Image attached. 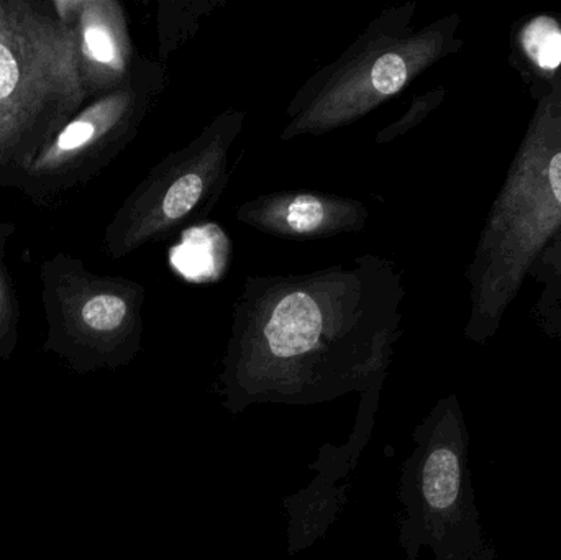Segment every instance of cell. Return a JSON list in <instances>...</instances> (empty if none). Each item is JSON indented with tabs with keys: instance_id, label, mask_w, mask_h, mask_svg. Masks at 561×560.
Returning <instances> with one entry per match:
<instances>
[{
	"instance_id": "1",
	"label": "cell",
	"mask_w": 561,
	"mask_h": 560,
	"mask_svg": "<svg viewBox=\"0 0 561 560\" xmlns=\"http://www.w3.org/2000/svg\"><path fill=\"white\" fill-rule=\"evenodd\" d=\"M85 99L72 28L49 2L0 0V187L22 190Z\"/></svg>"
},
{
	"instance_id": "2",
	"label": "cell",
	"mask_w": 561,
	"mask_h": 560,
	"mask_svg": "<svg viewBox=\"0 0 561 560\" xmlns=\"http://www.w3.org/2000/svg\"><path fill=\"white\" fill-rule=\"evenodd\" d=\"M477 259L474 328H500L530 268L561 227V88L536 98Z\"/></svg>"
},
{
	"instance_id": "3",
	"label": "cell",
	"mask_w": 561,
	"mask_h": 560,
	"mask_svg": "<svg viewBox=\"0 0 561 560\" xmlns=\"http://www.w3.org/2000/svg\"><path fill=\"white\" fill-rule=\"evenodd\" d=\"M39 282L46 354H55L79 375L125 362L130 309L118 289L65 252L43 260Z\"/></svg>"
},
{
	"instance_id": "4",
	"label": "cell",
	"mask_w": 561,
	"mask_h": 560,
	"mask_svg": "<svg viewBox=\"0 0 561 560\" xmlns=\"http://www.w3.org/2000/svg\"><path fill=\"white\" fill-rule=\"evenodd\" d=\"M415 447L402 469L399 502L404 506L399 542L414 560L422 545L444 546L463 493V462L450 411L435 413L415 431Z\"/></svg>"
},
{
	"instance_id": "5",
	"label": "cell",
	"mask_w": 561,
	"mask_h": 560,
	"mask_svg": "<svg viewBox=\"0 0 561 560\" xmlns=\"http://www.w3.org/2000/svg\"><path fill=\"white\" fill-rule=\"evenodd\" d=\"M115 26L112 3L84 0L72 32L79 76L88 95L95 94L115 75L124 71V52Z\"/></svg>"
},
{
	"instance_id": "6",
	"label": "cell",
	"mask_w": 561,
	"mask_h": 560,
	"mask_svg": "<svg viewBox=\"0 0 561 560\" xmlns=\"http://www.w3.org/2000/svg\"><path fill=\"white\" fill-rule=\"evenodd\" d=\"M514 62L533 84L539 98L561 88V23L549 13H539L517 28L513 42Z\"/></svg>"
},
{
	"instance_id": "7",
	"label": "cell",
	"mask_w": 561,
	"mask_h": 560,
	"mask_svg": "<svg viewBox=\"0 0 561 560\" xmlns=\"http://www.w3.org/2000/svg\"><path fill=\"white\" fill-rule=\"evenodd\" d=\"M322 316L306 293L287 295L276 306L265 329L270 354L276 361H297L319 347Z\"/></svg>"
},
{
	"instance_id": "8",
	"label": "cell",
	"mask_w": 561,
	"mask_h": 560,
	"mask_svg": "<svg viewBox=\"0 0 561 560\" xmlns=\"http://www.w3.org/2000/svg\"><path fill=\"white\" fill-rule=\"evenodd\" d=\"M15 230L12 220H0V361H10L19 344L20 305L5 265L7 249Z\"/></svg>"
},
{
	"instance_id": "9",
	"label": "cell",
	"mask_w": 561,
	"mask_h": 560,
	"mask_svg": "<svg viewBox=\"0 0 561 560\" xmlns=\"http://www.w3.org/2000/svg\"><path fill=\"white\" fill-rule=\"evenodd\" d=\"M529 275L536 276L543 286L537 305L540 316L552 328L561 329V227L534 263Z\"/></svg>"
},
{
	"instance_id": "10",
	"label": "cell",
	"mask_w": 561,
	"mask_h": 560,
	"mask_svg": "<svg viewBox=\"0 0 561 560\" xmlns=\"http://www.w3.org/2000/svg\"><path fill=\"white\" fill-rule=\"evenodd\" d=\"M203 194V180L197 174H184L168 190L163 210L170 219H180L190 213Z\"/></svg>"
},
{
	"instance_id": "11",
	"label": "cell",
	"mask_w": 561,
	"mask_h": 560,
	"mask_svg": "<svg viewBox=\"0 0 561 560\" xmlns=\"http://www.w3.org/2000/svg\"><path fill=\"white\" fill-rule=\"evenodd\" d=\"M371 79L376 91L381 94H394L408 79V66L401 56L388 53L373 66Z\"/></svg>"
},
{
	"instance_id": "12",
	"label": "cell",
	"mask_w": 561,
	"mask_h": 560,
	"mask_svg": "<svg viewBox=\"0 0 561 560\" xmlns=\"http://www.w3.org/2000/svg\"><path fill=\"white\" fill-rule=\"evenodd\" d=\"M322 219V203L312 196L297 197L287 210V224L297 232H310L317 229Z\"/></svg>"
},
{
	"instance_id": "13",
	"label": "cell",
	"mask_w": 561,
	"mask_h": 560,
	"mask_svg": "<svg viewBox=\"0 0 561 560\" xmlns=\"http://www.w3.org/2000/svg\"><path fill=\"white\" fill-rule=\"evenodd\" d=\"M49 5H51L53 13H55L58 22L72 28L75 23L78 22L84 0H51Z\"/></svg>"
}]
</instances>
